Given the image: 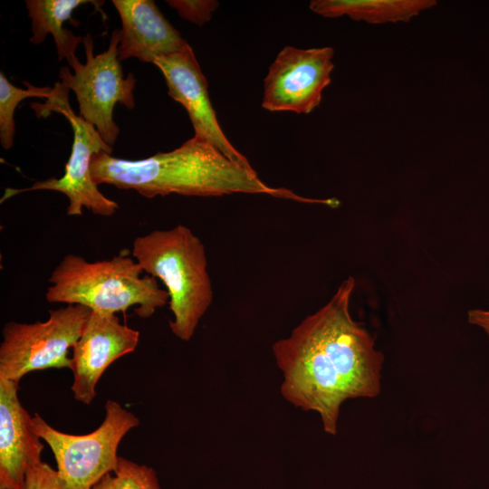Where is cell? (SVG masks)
Returning <instances> with one entry per match:
<instances>
[{
  "instance_id": "cell-12",
  "label": "cell",
  "mask_w": 489,
  "mask_h": 489,
  "mask_svg": "<svg viewBox=\"0 0 489 489\" xmlns=\"http://www.w3.org/2000/svg\"><path fill=\"white\" fill-rule=\"evenodd\" d=\"M18 388L19 383L0 379V489H24L27 469L42 462L43 444L31 428Z\"/></svg>"
},
{
  "instance_id": "cell-16",
  "label": "cell",
  "mask_w": 489,
  "mask_h": 489,
  "mask_svg": "<svg viewBox=\"0 0 489 489\" xmlns=\"http://www.w3.org/2000/svg\"><path fill=\"white\" fill-rule=\"evenodd\" d=\"M27 89H21L12 84L0 72V143L4 149L13 147L15 124L14 114L19 102L26 98L39 97L47 99L52 91L50 87H35L24 82Z\"/></svg>"
},
{
  "instance_id": "cell-2",
  "label": "cell",
  "mask_w": 489,
  "mask_h": 489,
  "mask_svg": "<svg viewBox=\"0 0 489 489\" xmlns=\"http://www.w3.org/2000/svg\"><path fill=\"white\" fill-rule=\"evenodd\" d=\"M91 173L96 185L134 189L148 198L170 194L221 197L246 193L320 203L319 199L301 197L287 188L267 186L253 168L233 161L212 144L195 136L172 151L139 160L119 158L101 151L91 158Z\"/></svg>"
},
{
  "instance_id": "cell-9",
  "label": "cell",
  "mask_w": 489,
  "mask_h": 489,
  "mask_svg": "<svg viewBox=\"0 0 489 489\" xmlns=\"http://www.w3.org/2000/svg\"><path fill=\"white\" fill-rule=\"evenodd\" d=\"M333 54L331 47L285 46L264 78L262 107L273 112H312L331 83Z\"/></svg>"
},
{
  "instance_id": "cell-4",
  "label": "cell",
  "mask_w": 489,
  "mask_h": 489,
  "mask_svg": "<svg viewBox=\"0 0 489 489\" xmlns=\"http://www.w3.org/2000/svg\"><path fill=\"white\" fill-rule=\"evenodd\" d=\"M142 273L135 259L126 254L90 263L70 254L53 271L45 299L113 314L135 305L139 317L149 318L168 302L169 296L156 278Z\"/></svg>"
},
{
  "instance_id": "cell-6",
  "label": "cell",
  "mask_w": 489,
  "mask_h": 489,
  "mask_svg": "<svg viewBox=\"0 0 489 489\" xmlns=\"http://www.w3.org/2000/svg\"><path fill=\"white\" fill-rule=\"evenodd\" d=\"M68 91L69 90L61 82H56L44 103L31 104L39 118L55 111L62 113L72 126L73 142L64 174L59 178L51 177L37 181L24 188L7 187L0 202L3 203L21 193L53 190L67 197L68 216H81L82 207H85L94 215L111 216L119 208V205L99 190L98 185L91 177V165L95 154L105 151L111 155L113 149L103 141L93 125L74 113L68 101Z\"/></svg>"
},
{
  "instance_id": "cell-8",
  "label": "cell",
  "mask_w": 489,
  "mask_h": 489,
  "mask_svg": "<svg viewBox=\"0 0 489 489\" xmlns=\"http://www.w3.org/2000/svg\"><path fill=\"white\" fill-rule=\"evenodd\" d=\"M120 31L111 34L109 47L94 55L93 41L90 34L83 37L86 62L79 59L59 72L61 84L73 91L79 104V116L95 127L103 141L112 148L120 134V128L113 120V109L117 102L129 110L135 107L133 91L136 79L132 73L124 77L118 59Z\"/></svg>"
},
{
  "instance_id": "cell-14",
  "label": "cell",
  "mask_w": 489,
  "mask_h": 489,
  "mask_svg": "<svg viewBox=\"0 0 489 489\" xmlns=\"http://www.w3.org/2000/svg\"><path fill=\"white\" fill-rule=\"evenodd\" d=\"M436 0H313L310 9L327 18L347 15L369 24L408 22L432 8Z\"/></svg>"
},
{
  "instance_id": "cell-19",
  "label": "cell",
  "mask_w": 489,
  "mask_h": 489,
  "mask_svg": "<svg viewBox=\"0 0 489 489\" xmlns=\"http://www.w3.org/2000/svg\"><path fill=\"white\" fill-rule=\"evenodd\" d=\"M24 489H67L57 470L41 462L29 467L25 474Z\"/></svg>"
},
{
  "instance_id": "cell-15",
  "label": "cell",
  "mask_w": 489,
  "mask_h": 489,
  "mask_svg": "<svg viewBox=\"0 0 489 489\" xmlns=\"http://www.w3.org/2000/svg\"><path fill=\"white\" fill-rule=\"evenodd\" d=\"M93 3L88 0H26L25 5L32 21L30 42L42 43L48 34H52L58 54V61L66 59L71 66L77 56L75 51L83 37L76 36L63 27V23L71 19L78 6Z\"/></svg>"
},
{
  "instance_id": "cell-17",
  "label": "cell",
  "mask_w": 489,
  "mask_h": 489,
  "mask_svg": "<svg viewBox=\"0 0 489 489\" xmlns=\"http://www.w3.org/2000/svg\"><path fill=\"white\" fill-rule=\"evenodd\" d=\"M91 489H161L155 470L119 456L116 469Z\"/></svg>"
},
{
  "instance_id": "cell-11",
  "label": "cell",
  "mask_w": 489,
  "mask_h": 489,
  "mask_svg": "<svg viewBox=\"0 0 489 489\" xmlns=\"http://www.w3.org/2000/svg\"><path fill=\"white\" fill-rule=\"evenodd\" d=\"M139 340V332L122 324L115 314L91 311L81 337L72 347L71 389L74 398L90 405L103 372L116 360L133 352Z\"/></svg>"
},
{
  "instance_id": "cell-3",
  "label": "cell",
  "mask_w": 489,
  "mask_h": 489,
  "mask_svg": "<svg viewBox=\"0 0 489 489\" xmlns=\"http://www.w3.org/2000/svg\"><path fill=\"white\" fill-rule=\"evenodd\" d=\"M132 256L143 272L160 279L169 296L173 334L189 340L213 301L205 246L187 226L153 230L133 242Z\"/></svg>"
},
{
  "instance_id": "cell-20",
  "label": "cell",
  "mask_w": 489,
  "mask_h": 489,
  "mask_svg": "<svg viewBox=\"0 0 489 489\" xmlns=\"http://www.w3.org/2000/svg\"><path fill=\"white\" fill-rule=\"evenodd\" d=\"M470 324L481 328L489 336V309H471L467 312Z\"/></svg>"
},
{
  "instance_id": "cell-10",
  "label": "cell",
  "mask_w": 489,
  "mask_h": 489,
  "mask_svg": "<svg viewBox=\"0 0 489 489\" xmlns=\"http://www.w3.org/2000/svg\"><path fill=\"white\" fill-rule=\"evenodd\" d=\"M153 64L161 71L168 95L186 109L194 136L209 142L233 161L252 168L223 132L209 99L206 79L190 45L156 58Z\"/></svg>"
},
{
  "instance_id": "cell-18",
  "label": "cell",
  "mask_w": 489,
  "mask_h": 489,
  "mask_svg": "<svg viewBox=\"0 0 489 489\" xmlns=\"http://www.w3.org/2000/svg\"><path fill=\"white\" fill-rule=\"evenodd\" d=\"M169 6L175 8L185 20L199 26L212 18V14L219 5L214 0H168Z\"/></svg>"
},
{
  "instance_id": "cell-5",
  "label": "cell",
  "mask_w": 489,
  "mask_h": 489,
  "mask_svg": "<svg viewBox=\"0 0 489 489\" xmlns=\"http://www.w3.org/2000/svg\"><path fill=\"white\" fill-rule=\"evenodd\" d=\"M104 408L102 423L86 435L58 431L38 414L31 418L33 432L50 446L67 489H91L102 476L113 472L121 439L139 424L133 413L114 400L109 399Z\"/></svg>"
},
{
  "instance_id": "cell-1",
  "label": "cell",
  "mask_w": 489,
  "mask_h": 489,
  "mask_svg": "<svg viewBox=\"0 0 489 489\" xmlns=\"http://www.w3.org/2000/svg\"><path fill=\"white\" fill-rule=\"evenodd\" d=\"M355 280L349 276L326 304L272 346L283 376L281 395L296 408L317 412L331 435L337 433L344 401L380 392L384 355L351 316Z\"/></svg>"
},
{
  "instance_id": "cell-13",
  "label": "cell",
  "mask_w": 489,
  "mask_h": 489,
  "mask_svg": "<svg viewBox=\"0 0 489 489\" xmlns=\"http://www.w3.org/2000/svg\"><path fill=\"white\" fill-rule=\"evenodd\" d=\"M121 20L118 59L130 57L153 63L156 58L177 53L188 43L164 17L152 0H112Z\"/></svg>"
},
{
  "instance_id": "cell-7",
  "label": "cell",
  "mask_w": 489,
  "mask_h": 489,
  "mask_svg": "<svg viewBox=\"0 0 489 489\" xmlns=\"http://www.w3.org/2000/svg\"><path fill=\"white\" fill-rule=\"evenodd\" d=\"M91 310L80 304L49 312L45 321H9L0 344V379L19 383L27 373L47 369H72L69 350L82 335Z\"/></svg>"
}]
</instances>
